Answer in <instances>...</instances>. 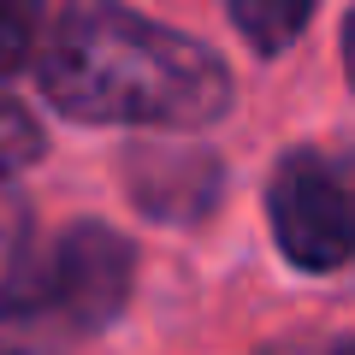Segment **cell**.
Instances as JSON below:
<instances>
[{
	"instance_id": "1",
	"label": "cell",
	"mask_w": 355,
	"mask_h": 355,
	"mask_svg": "<svg viewBox=\"0 0 355 355\" xmlns=\"http://www.w3.org/2000/svg\"><path fill=\"white\" fill-rule=\"evenodd\" d=\"M36 83L71 125L202 130L231 113V65L130 6H71L36 48Z\"/></svg>"
},
{
	"instance_id": "2",
	"label": "cell",
	"mask_w": 355,
	"mask_h": 355,
	"mask_svg": "<svg viewBox=\"0 0 355 355\" xmlns=\"http://www.w3.org/2000/svg\"><path fill=\"white\" fill-rule=\"evenodd\" d=\"M137 249L107 219H77L48 249H24L0 284V355H71L130 302Z\"/></svg>"
},
{
	"instance_id": "3",
	"label": "cell",
	"mask_w": 355,
	"mask_h": 355,
	"mask_svg": "<svg viewBox=\"0 0 355 355\" xmlns=\"http://www.w3.org/2000/svg\"><path fill=\"white\" fill-rule=\"evenodd\" d=\"M272 243L296 272H338L355 261V166L326 148H291L266 178Z\"/></svg>"
},
{
	"instance_id": "4",
	"label": "cell",
	"mask_w": 355,
	"mask_h": 355,
	"mask_svg": "<svg viewBox=\"0 0 355 355\" xmlns=\"http://www.w3.org/2000/svg\"><path fill=\"white\" fill-rule=\"evenodd\" d=\"M125 190L154 225H196L225 196V166L196 142H137L125 160Z\"/></svg>"
},
{
	"instance_id": "5",
	"label": "cell",
	"mask_w": 355,
	"mask_h": 355,
	"mask_svg": "<svg viewBox=\"0 0 355 355\" xmlns=\"http://www.w3.org/2000/svg\"><path fill=\"white\" fill-rule=\"evenodd\" d=\"M225 18H231V30H237L254 53L272 60V53H284V48L308 30L314 6H308V0H231Z\"/></svg>"
},
{
	"instance_id": "6",
	"label": "cell",
	"mask_w": 355,
	"mask_h": 355,
	"mask_svg": "<svg viewBox=\"0 0 355 355\" xmlns=\"http://www.w3.org/2000/svg\"><path fill=\"white\" fill-rule=\"evenodd\" d=\"M42 125H36V113H30L24 101H12V95H0V184L6 178H18L24 166H36L42 160Z\"/></svg>"
},
{
	"instance_id": "7",
	"label": "cell",
	"mask_w": 355,
	"mask_h": 355,
	"mask_svg": "<svg viewBox=\"0 0 355 355\" xmlns=\"http://www.w3.org/2000/svg\"><path fill=\"white\" fill-rule=\"evenodd\" d=\"M30 60H36V36H30V18H24V12H6V6H0V77L24 71Z\"/></svg>"
},
{
	"instance_id": "8",
	"label": "cell",
	"mask_w": 355,
	"mask_h": 355,
	"mask_svg": "<svg viewBox=\"0 0 355 355\" xmlns=\"http://www.w3.org/2000/svg\"><path fill=\"white\" fill-rule=\"evenodd\" d=\"M24 261V243H12V225H6V219H0V284L12 279V266Z\"/></svg>"
},
{
	"instance_id": "9",
	"label": "cell",
	"mask_w": 355,
	"mask_h": 355,
	"mask_svg": "<svg viewBox=\"0 0 355 355\" xmlns=\"http://www.w3.org/2000/svg\"><path fill=\"white\" fill-rule=\"evenodd\" d=\"M343 77H349V89H355V12L343 18Z\"/></svg>"
},
{
	"instance_id": "10",
	"label": "cell",
	"mask_w": 355,
	"mask_h": 355,
	"mask_svg": "<svg viewBox=\"0 0 355 355\" xmlns=\"http://www.w3.org/2000/svg\"><path fill=\"white\" fill-rule=\"evenodd\" d=\"M331 355H355V343H343V349H331Z\"/></svg>"
}]
</instances>
